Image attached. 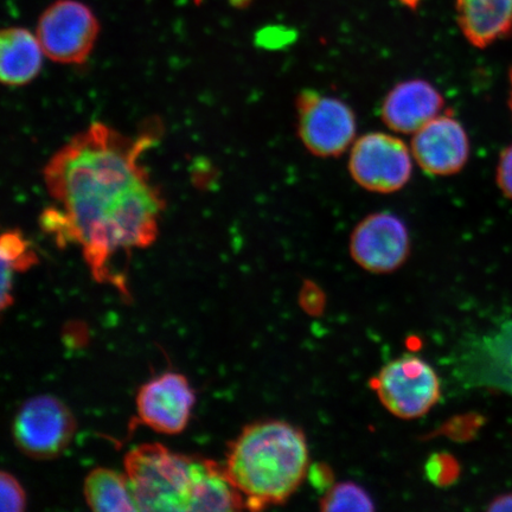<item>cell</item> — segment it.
Segmentation results:
<instances>
[{"mask_svg":"<svg viewBox=\"0 0 512 512\" xmlns=\"http://www.w3.org/2000/svg\"><path fill=\"white\" fill-rule=\"evenodd\" d=\"M157 142L156 132L128 137L96 123L76 134L44 168V182L59 207L44 211L41 226L57 245H78L99 284L130 297L114 268L121 255L118 226L138 192L150 182L139 159Z\"/></svg>","mask_w":512,"mask_h":512,"instance_id":"obj_1","label":"cell"},{"mask_svg":"<svg viewBox=\"0 0 512 512\" xmlns=\"http://www.w3.org/2000/svg\"><path fill=\"white\" fill-rule=\"evenodd\" d=\"M227 476L245 498L246 509L283 504L310 470L305 434L283 420H261L243 428L228 446Z\"/></svg>","mask_w":512,"mask_h":512,"instance_id":"obj_2","label":"cell"},{"mask_svg":"<svg viewBox=\"0 0 512 512\" xmlns=\"http://www.w3.org/2000/svg\"><path fill=\"white\" fill-rule=\"evenodd\" d=\"M202 460L158 443L132 448L125 475L138 511H190Z\"/></svg>","mask_w":512,"mask_h":512,"instance_id":"obj_3","label":"cell"},{"mask_svg":"<svg viewBox=\"0 0 512 512\" xmlns=\"http://www.w3.org/2000/svg\"><path fill=\"white\" fill-rule=\"evenodd\" d=\"M382 406L396 418L420 419L440 400L437 371L419 356L405 355L382 367L373 382Z\"/></svg>","mask_w":512,"mask_h":512,"instance_id":"obj_4","label":"cell"},{"mask_svg":"<svg viewBox=\"0 0 512 512\" xmlns=\"http://www.w3.org/2000/svg\"><path fill=\"white\" fill-rule=\"evenodd\" d=\"M414 162L411 146L396 134L369 132L352 144L349 171L361 188L393 194L411 181Z\"/></svg>","mask_w":512,"mask_h":512,"instance_id":"obj_5","label":"cell"},{"mask_svg":"<svg viewBox=\"0 0 512 512\" xmlns=\"http://www.w3.org/2000/svg\"><path fill=\"white\" fill-rule=\"evenodd\" d=\"M300 140L312 155L341 156L355 143L357 120L352 108L335 96L305 91L297 99Z\"/></svg>","mask_w":512,"mask_h":512,"instance_id":"obj_6","label":"cell"},{"mask_svg":"<svg viewBox=\"0 0 512 512\" xmlns=\"http://www.w3.org/2000/svg\"><path fill=\"white\" fill-rule=\"evenodd\" d=\"M75 431L72 411L51 395H38L25 401L12 424L19 450L37 460L61 456L73 440Z\"/></svg>","mask_w":512,"mask_h":512,"instance_id":"obj_7","label":"cell"},{"mask_svg":"<svg viewBox=\"0 0 512 512\" xmlns=\"http://www.w3.org/2000/svg\"><path fill=\"white\" fill-rule=\"evenodd\" d=\"M100 25L93 11L78 0H57L38 21L44 55L63 64H82L91 55Z\"/></svg>","mask_w":512,"mask_h":512,"instance_id":"obj_8","label":"cell"},{"mask_svg":"<svg viewBox=\"0 0 512 512\" xmlns=\"http://www.w3.org/2000/svg\"><path fill=\"white\" fill-rule=\"evenodd\" d=\"M349 248L352 260L364 271L393 273L405 265L411 254V235L401 217L381 211L357 224Z\"/></svg>","mask_w":512,"mask_h":512,"instance_id":"obj_9","label":"cell"},{"mask_svg":"<svg viewBox=\"0 0 512 512\" xmlns=\"http://www.w3.org/2000/svg\"><path fill=\"white\" fill-rule=\"evenodd\" d=\"M196 394L182 374L168 371L140 387L137 413L140 421L158 433L175 435L187 428Z\"/></svg>","mask_w":512,"mask_h":512,"instance_id":"obj_10","label":"cell"},{"mask_svg":"<svg viewBox=\"0 0 512 512\" xmlns=\"http://www.w3.org/2000/svg\"><path fill=\"white\" fill-rule=\"evenodd\" d=\"M411 150L426 174L447 177L464 169L471 146L463 124L453 114L441 113L413 134Z\"/></svg>","mask_w":512,"mask_h":512,"instance_id":"obj_11","label":"cell"},{"mask_svg":"<svg viewBox=\"0 0 512 512\" xmlns=\"http://www.w3.org/2000/svg\"><path fill=\"white\" fill-rule=\"evenodd\" d=\"M443 95L431 82L411 79L390 89L381 106V118L390 131L413 134L444 113Z\"/></svg>","mask_w":512,"mask_h":512,"instance_id":"obj_12","label":"cell"},{"mask_svg":"<svg viewBox=\"0 0 512 512\" xmlns=\"http://www.w3.org/2000/svg\"><path fill=\"white\" fill-rule=\"evenodd\" d=\"M456 8L472 46L486 48L512 34V0H457Z\"/></svg>","mask_w":512,"mask_h":512,"instance_id":"obj_13","label":"cell"},{"mask_svg":"<svg viewBox=\"0 0 512 512\" xmlns=\"http://www.w3.org/2000/svg\"><path fill=\"white\" fill-rule=\"evenodd\" d=\"M40 40L24 28L4 29L0 36V79L6 86L28 85L41 72Z\"/></svg>","mask_w":512,"mask_h":512,"instance_id":"obj_14","label":"cell"},{"mask_svg":"<svg viewBox=\"0 0 512 512\" xmlns=\"http://www.w3.org/2000/svg\"><path fill=\"white\" fill-rule=\"evenodd\" d=\"M246 509L245 498L230 482L224 466L203 458L190 511L228 512Z\"/></svg>","mask_w":512,"mask_h":512,"instance_id":"obj_15","label":"cell"},{"mask_svg":"<svg viewBox=\"0 0 512 512\" xmlns=\"http://www.w3.org/2000/svg\"><path fill=\"white\" fill-rule=\"evenodd\" d=\"M83 495L93 511H138L126 475L106 467H96L88 473Z\"/></svg>","mask_w":512,"mask_h":512,"instance_id":"obj_16","label":"cell"},{"mask_svg":"<svg viewBox=\"0 0 512 512\" xmlns=\"http://www.w3.org/2000/svg\"><path fill=\"white\" fill-rule=\"evenodd\" d=\"M0 256H2V310L14 303L12 288H14V275L28 271L38 262L34 248L29 240L17 229L9 230L2 236L0 242Z\"/></svg>","mask_w":512,"mask_h":512,"instance_id":"obj_17","label":"cell"},{"mask_svg":"<svg viewBox=\"0 0 512 512\" xmlns=\"http://www.w3.org/2000/svg\"><path fill=\"white\" fill-rule=\"evenodd\" d=\"M319 508L325 512L374 511L369 492L354 482L335 483L320 499Z\"/></svg>","mask_w":512,"mask_h":512,"instance_id":"obj_18","label":"cell"},{"mask_svg":"<svg viewBox=\"0 0 512 512\" xmlns=\"http://www.w3.org/2000/svg\"><path fill=\"white\" fill-rule=\"evenodd\" d=\"M428 480L440 488H446L457 482L460 476L458 460L448 453H435L426 463Z\"/></svg>","mask_w":512,"mask_h":512,"instance_id":"obj_19","label":"cell"},{"mask_svg":"<svg viewBox=\"0 0 512 512\" xmlns=\"http://www.w3.org/2000/svg\"><path fill=\"white\" fill-rule=\"evenodd\" d=\"M27 507V495L21 483L9 472L0 475V510L2 512H21Z\"/></svg>","mask_w":512,"mask_h":512,"instance_id":"obj_20","label":"cell"},{"mask_svg":"<svg viewBox=\"0 0 512 512\" xmlns=\"http://www.w3.org/2000/svg\"><path fill=\"white\" fill-rule=\"evenodd\" d=\"M299 303L307 315H322L325 307V294L317 284L306 281L299 294Z\"/></svg>","mask_w":512,"mask_h":512,"instance_id":"obj_21","label":"cell"},{"mask_svg":"<svg viewBox=\"0 0 512 512\" xmlns=\"http://www.w3.org/2000/svg\"><path fill=\"white\" fill-rule=\"evenodd\" d=\"M496 179L504 196L512 201V144L499 157Z\"/></svg>","mask_w":512,"mask_h":512,"instance_id":"obj_22","label":"cell"},{"mask_svg":"<svg viewBox=\"0 0 512 512\" xmlns=\"http://www.w3.org/2000/svg\"><path fill=\"white\" fill-rule=\"evenodd\" d=\"M307 476H309L312 486H315L318 490H323L324 494L332 485L335 484L332 471L330 467L325 464H315L310 466Z\"/></svg>","mask_w":512,"mask_h":512,"instance_id":"obj_23","label":"cell"},{"mask_svg":"<svg viewBox=\"0 0 512 512\" xmlns=\"http://www.w3.org/2000/svg\"><path fill=\"white\" fill-rule=\"evenodd\" d=\"M489 511H512V494L498 496L492 501Z\"/></svg>","mask_w":512,"mask_h":512,"instance_id":"obj_24","label":"cell"},{"mask_svg":"<svg viewBox=\"0 0 512 512\" xmlns=\"http://www.w3.org/2000/svg\"><path fill=\"white\" fill-rule=\"evenodd\" d=\"M235 6L241 8V6H246L249 0H230Z\"/></svg>","mask_w":512,"mask_h":512,"instance_id":"obj_25","label":"cell"},{"mask_svg":"<svg viewBox=\"0 0 512 512\" xmlns=\"http://www.w3.org/2000/svg\"><path fill=\"white\" fill-rule=\"evenodd\" d=\"M510 88H511V91H510L509 105H510L511 112H512V68H511V72H510Z\"/></svg>","mask_w":512,"mask_h":512,"instance_id":"obj_26","label":"cell"}]
</instances>
